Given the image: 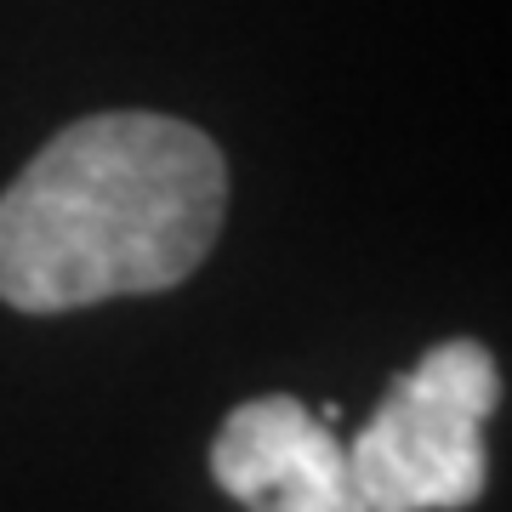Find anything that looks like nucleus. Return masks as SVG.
Returning a JSON list of instances; mask_svg holds the SVG:
<instances>
[{"label": "nucleus", "mask_w": 512, "mask_h": 512, "mask_svg": "<svg viewBox=\"0 0 512 512\" xmlns=\"http://www.w3.org/2000/svg\"><path fill=\"white\" fill-rule=\"evenodd\" d=\"M228 211L222 148L148 109L86 114L0 194V302L74 313L183 285Z\"/></svg>", "instance_id": "nucleus-1"}, {"label": "nucleus", "mask_w": 512, "mask_h": 512, "mask_svg": "<svg viewBox=\"0 0 512 512\" xmlns=\"http://www.w3.org/2000/svg\"><path fill=\"white\" fill-rule=\"evenodd\" d=\"M501 404V370L473 336L433 342L393 376L353 433L348 467L365 512H461L490 484L484 421Z\"/></svg>", "instance_id": "nucleus-2"}, {"label": "nucleus", "mask_w": 512, "mask_h": 512, "mask_svg": "<svg viewBox=\"0 0 512 512\" xmlns=\"http://www.w3.org/2000/svg\"><path fill=\"white\" fill-rule=\"evenodd\" d=\"M211 478L245 512H365L348 444L291 393H262L222 416Z\"/></svg>", "instance_id": "nucleus-3"}]
</instances>
